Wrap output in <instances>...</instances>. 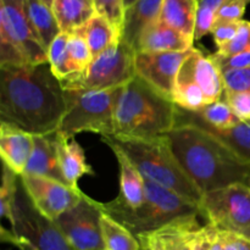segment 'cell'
I'll use <instances>...</instances> for the list:
<instances>
[{"label": "cell", "instance_id": "52a82bcc", "mask_svg": "<svg viewBox=\"0 0 250 250\" xmlns=\"http://www.w3.org/2000/svg\"><path fill=\"white\" fill-rule=\"evenodd\" d=\"M10 222L11 232L1 227V241L19 250H75L58 225L37 210L21 180Z\"/></svg>", "mask_w": 250, "mask_h": 250}, {"label": "cell", "instance_id": "6da1fadb", "mask_svg": "<svg viewBox=\"0 0 250 250\" xmlns=\"http://www.w3.org/2000/svg\"><path fill=\"white\" fill-rule=\"evenodd\" d=\"M66 111V90L49 62L0 67L1 122L48 136L59 131Z\"/></svg>", "mask_w": 250, "mask_h": 250}, {"label": "cell", "instance_id": "d4e9b609", "mask_svg": "<svg viewBox=\"0 0 250 250\" xmlns=\"http://www.w3.org/2000/svg\"><path fill=\"white\" fill-rule=\"evenodd\" d=\"M172 102L176 106L188 111H199L209 104L203 90L193 78L187 59L182 63L178 72Z\"/></svg>", "mask_w": 250, "mask_h": 250}, {"label": "cell", "instance_id": "e575fe53", "mask_svg": "<svg viewBox=\"0 0 250 250\" xmlns=\"http://www.w3.org/2000/svg\"><path fill=\"white\" fill-rule=\"evenodd\" d=\"M193 219H195V217L176 222V224L171 225V226L166 227L164 229H160V231L155 232V233L160 237L163 243L165 244V247L168 250H192V248L188 246L187 241H186L185 234H183V229Z\"/></svg>", "mask_w": 250, "mask_h": 250}, {"label": "cell", "instance_id": "d6986e66", "mask_svg": "<svg viewBox=\"0 0 250 250\" xmlns=\"http://www.w3.org/2000/svg\"><path fill=\"white\" fill-rule=\"evenodd\" d=\"M190 41L181 32L163 23L158 20L146 27L138 42V51L144 53H161V51H188L194 48Z\"/></svg>", "mask_w": 250, "mask_h": 250}, {"label": "cell", "instance_id": "f35d334b", "mask_svg": "<svg viewBox=\"0 0 250 250\" xmlns=\"http://www.w3.org/2000/svg\"><path fill=\"white\" fill-rule=\"evenodd\" d=\"M214 61L217 68L221 71L231 70V68H249L250 67V50L244 53L234 54V55H222L220 53H215L209 55Z\"/></svg>", "mask_w": 250, "mask_h": 250}, {"label": "cell", "instance_id": "f1b7e54d", "mask_svg": "<svg viewBox=\"0 0 250 250\" xmlns=\"http://www.w3.org/2000/svg\"><path fill=\"white\" fill-rule=\"evenodd\" d=\"M68 38H70V34L60 33L48 49L49 65L54 75L60 81L66 80L70 76L77 73L67 50Z\"/></svg>", "mask_w": 250, "mask_h": 250}, {"label": "cell", "instance_id": "7a4b0ae2", "mask_svg": "<svg viewBox=\"0 0 250 250\" xmlns=\"http://www.w3.org/2000/svg\"><path fill=\"white\" fill-rule=\"evenodd\" d=\"M166 136L181 166L203 195L236 183L250 186V164L203 129L177 125Z\"/></svg>", "mask_w": 250, "mask_h": 250}, {"label": "cell", "instance_id": "4316f807", "mask_svg": "<svg viewBox=\"0 0 250 250\" xmlns=\"http://www.w3.org/2000/svg\"><path fill=\"white\" fill-rule=\"evenodd\" d=\"M102 229L106 250H141L137 237L106 214L102 217Z\"/></svg>", "mask_w": 250, "mask_h": 250}, {"label": "cell", "instance_id": "8992f818", "mask_svg": "<svg viewBox=\"0 0 250 250\" xmlns=\"http://www.w3.org/2000/svg\"><path fill=\"white\" fill-rule=\"evenodd\" d=\"M48 62V51L27 17L24 0H0V67Z\"/></svg>", "mask_w": 250, "mask_h": 250}, {"label": "cell", "instance_id": "5bb4252c", "mask_svg": "<svg viewBox=\"0 0 250 250\" xmlns=\"http://www.w3.org/2000/svg\"><path fill=\"white\" fill-rule=\"evenodd\" d=\"M177 125H193L203 129L250 164V122L241 121L229 128H216L203 122L193 111L177 106Z\"/></svg>", "mask_w": 250, "mask_h": 250}, {"label": "cell", "instance_id": "d6a6232c", "mask_svg": "<svg viewBox=\"0 0 250 250\" xmlns=\"http://www.w3.org/2000/svg\"><path fill=\"white\" fill-rule=\"evenodd\" d=\"M67 50L70 54V59L72 61L73 66L76 67L77 72L85 70L93 61L92 51L88 46L85 39L80 33L70 34L67 43Z\"/></svg>", "mask_w": 250, "mask_h": 250}, {"label": "cell", "instance_id": "30bf717a", "mask_svg": "<svg viewBox=\"0 0 250 250\" xmlns=\"http://www.w3.org/2000/svg\"><path fill=\"white\" fill-rule=\"evenodd\" d=\"M203 216L220 231L250 239V186H229L203 195Z\"/></svg>", "mask_w": 250, "mask_h": 250}, {"label": "cell", "instance_id": "f546056e", "mask_svg": "<svg viewBox=\"0 0 250 250\" xmlns=\"http://www.w3.org/2000/svg\"><path fill=\"white\" fill-rule=\"evenodd\" d=\"M203 122L216 128H229L241 122L225 98L210 103L199 111H193Z\"/></svg>", "mask_w": 250, "mask_h": 250}, {"label": "cell", "instance_id": "4dcf8cb0", "mask_svg": "<svg viewBox=\"0 0 250 250\" xmlns=\"http://www.w3.org/2000/svg\"><path fill=\"white\" fill-rule=\"evenodd\" d=\"M20 176L16 175L11 168L2 163L1 188H0V214L1 217H6L9 221L12 220L15 199L19 188Z\"/></svg>", "mask_w": 250, "mask_h": 250}, {"label": "cell", "instance_id": "2e32d148", "mask_svg": "<svg viewBox=\"0 0 250 250\" xmlns=\"http://www.w3.org/2000/svg\"><path fill=\"white\" fill-rule=\"evenodd\" d=\"M55 134L33 136V151L22 175L41 176L67 185L59 165Z\"/></svg>", "mask_w": 250, "mask_h": 250}, {"label": "cell", "instance_id": "44dd1931", "mask_svg": "<svg viewBox=\"0 0 250 250\" xmlns=\"http://www.w3.org/2000/svg\"><path fill=\"white\" fill-rule=\"evenodd\" d=\"M105 144L114 151L120 165V197L132 208H138L146 199V185L144 177L133 161L125 154L124 150L109 141H104Z\"/></svg>", "mask_w": 250, "mask_h": 250}, {"label": "cell", "instance_id": "7c38bea8", "mask_svg": "<svg viewBox=\"0 0 250 250\" xmlns=\"http://www.w3.org/2000/svg\"><path fill=\"white\" fill-rule=\"evenodd\" d=\"M20 180L37 210L53 221L75 207L84 195L81 189L51 178L21 175Z\"/></svg>", "mask_w": 250, "mask_h": 250}, {"label": "cell", "instance_id": "b9f144b4", "mask_svg": "<svg viewBox=\"0 0 250 250\" xmlns=\"http://www.w3.org/2000/svg\"><path fill=\"white\" fill-rule=\"evenodd\" d=\"M220 241L222 250H250V239L231 232L220 231Z\"/></svg>", "mask_w": 250, "mask_h": 250}, {"label": "cell", "instance_id": "ac0fdd59", "mask_svg": "<svg viewBox=\"0 0 250 250\" xmlns=\"http://www.w3.org/2000/svg\"><path fill=\"white\" fill-rule=\"evenodd\" d=\"M163 0H139L125 11L124 27L120 42L127 44L137 51L138 42L146 27L160 17Z\"/></svg>", "mask_w": 250, "mask_h": 250}, {"label": "cell", "instance_id": "8d00e7d4", "mask_svg": "<svg viewBox=\"0 0 250 250\" xmlns=\"http://www.w3.org/2000/svg\"><path fill=\"white\" fill-rule=\"evenodd\" d=\"M250 50V22L242 20L236 37L229 43L217 49V53L222 55H234Z\"/></svg>", "mask_w": 250, "mask_h": 250}, {"label": "cell", "instance_id": "ffe728a7", "mask_svg": "<svg viewBox=\"0 0 250 250\" xmlns=\"http://www.w3.org/2000/svg\"><path fill=\"white\" fill-rule=\"evenodd\" d=\"M193 78L204 93L208 103H214L224 98L225 87L221 72L210 56H205L198 49L193 48L187 58Z\"/></svg>", "mask_w": 250, "mask_h": 250}, {"label": "cell", "instance_id": "7402d4cb", "mask_svg": "<svg viewBox=\"0 0 250 250\" xmlns=\"http://www.w3.org/2000/svg\"><path fill=\"white\" fill-rule=\"evenodd\" d=\"M199 0H163L159 21L194 42Z\"/></svg>", "mask_w": 250, "mask_h": 250}, {"label": "cell", "instance_id": "484cf974", "mask_svg": "<svg viewBox=\"0 0 250 250\" xmlns=\"http://www.w3.org/2000/svg\"><path fill=\"white\" fill-rule=\"evenodd\" d=\"M77 33L85 39L93 58L99 56L114 44L120 43V36L114 26L105 17L98 14H95L82 28L78 29Z\"/></svg>", "mask_w": 250, "mask_h": 250}, {"label": "cell", "instance_id": "ba28073f", "mask_svg": "<svg viewBox=\"0 0 250 250\" xmlns=\"http://www.w3.org/2000/svg\"><path fill=\"white\" fill-rule=\"evenodd\" d=\"M121 89H65L67 111L58 132L70 138L81 132L115 136V107Z\"/></svg>", "mask_w": 250, "mask_h": 250}, {"label": "cell", "instance_id": "836d02e7", "mask_svg": "<svg viewBox=\"0 0 250 250\" xmlns=\"http://www.w3.org/2000/svg\"><path fill=\"white\" fill-rule=\"evenodd\" d=\"M94 9L98 15L107 20L121 37L125 20V7L122 0H94Z\"/></svg>", "mask_w": 250, "mask_h": 250}, {"label": "cell", "instance_id": "603a6c76", "mask_svg": "<svg viewBox=\"0 0 250 250\" xmlns=\"http://www.w3.org/2000/svg\"><path fill=\"white\" fill-rule=\"evenodd\" d=\"M54 15L61 33L73 34L82 28L97 12L93 5L82 0H54Z\"/></svg>", "mask_w": 250, "mask_h": 250}, {"label": "cell", "instance_id": "8fae6325", "mask_svg": "<svg viewBox=\"0 0 250 250\" xmlns=\"http://www.w3.org/2000/svg\"><path fill=\"white\" fill-rule=\"evenodd\" d=\"M103 215L100 203L84 194L54 222L75 250H106L103 238Z\"/></svg>", "mask_w": 250, "mask_h": 250}, {"label": "cell", "instance_id": "e0dca14e", "mask_svg": "<svg viewBox=\"0 0 250 250\" xmlns=\"http://www.w3.org/2000/svg\"><path fill=\"white\" fill-rule=\"evenodd\" d=\"M55 139L61 172L70 187L80 189L78 181L85 175L94 176V170L87 163L84 150L73 137L70 138L56 132Z\"/></svg>", "mask_w": 250, "mask_h": 250}, {"label": "cell", "instance_id": "9c48e42d", "mask_svg": "<svg viewBox=\"0 0 250 250\" xmlns=\"http://www.w3.org/2000/svg\"><path fill=\"white\" fill-rule=\"evenodd\" d=\"M137 51L127 44H114L93 59L85 70L61 81L65 89L106 90L121 88L131 82L136 73Z\"/></svg>", "mask_w": 250, "mask_h": 250}, {"label": "cell", "instance_id": "bcb514c9", "mask_svg": "<svg viewBox=\"0 0 250 250\" xmlns=\"http://www.w3.org/2000/svg\"><path fill=\"white\" fill-rule=\"evenodd\" d=\"M82 1H84V2H87V4L93 5V6H94V0H82Z\"/></svg>", "mask_w": 250, "mask_h": 250}, {"label": "cell", "instance_id": "4fadbf2b", "mask_svg": "<svg viewBox=\"0 0 250 250\" xmlns=\"http://www.w3.org/2000/svg\"><path fill=\"white\" fill-rule=\"evenodd\" d=\"M188 51H161L136 55V73L163 97L172 100L176 80L181 66L190 54Z\"/></svg>", "mask_w": 250, "mask_h": 250}, {"label": "cell", "instance_id": "f6af8a7d", "mask_svg": "<svg viewBox=\"0 0 250 250\" xmlns=\"http://www.w3.org/2000/svg\"><path fill=\"white\" fill-rule=\"evenodd\" d=\"M42 1L44 2V4L46 5V6H49L51 9L53 7V4H54V0H42Z\"/></svg>", "mask_w": 250, "mask_h": 250}, {"label": "cell", "instance_id": "d590c367", "mask_svg": "<svg viewBox=\"0 0 250 250\" xmlns=\"http://www.w3.org/2000/svg\"><path fill=\"white\" fill-rule=\"evenodd\" d=\"M221 77L226 92H250V67L221 71Z\"/></svg>", "mask_w": 250, "mask_h": 250}, {"label": "cell", "instance_id": "74e56055", "mask_svg": "<svg viewBox=\"0 0 250 250\" xmlns=\"http://www.w3.org/2000/svg\"><path fill=\"white\" fill-rule=\"evenodd\" d=\"M249 1L250 0H227L217 11L215 24L242 21Z\"/></svg>", "mask_w": 250, "mask_h": 250}, {"label": "cell", "instance_id": "1f68e13d", "mask_svg": "<svg viewBox=\"0 0 250 250\" xmlns=\"http://www.w3.org/2000/svg\"><path fill=\"white\" fill-rule=\"evenodd\" d=\"M226 1L227 0H199L197 22H195L194 41H200L203 37L211 33L217 11Z\"/></svg>", "mask_w": 250, "mask_h": 250}, {"label": "cell", "instance_id": "60d3db41", "mask_svg": "<svg viewBox=\"0 0 250 250\" xmlns=\"http://www.w3.org/2000/svg\"><path fill=\"white\" fill-rule=\"evenodd\" d=\"M239 22H225V23H216L212 28L211 34L214 37V42L217 48H221L225 44L229 43L236 37L239 29Z\"/></svg>", "mask_w": 250, "mask_h": 250}, {"label": "cell", "instance_id": "277c9868", "mask_svg": "<svg viewBox=\"0 0 250 250\" xmlns=\"http://www.w3.org/2000/svg\"><path fill=\"white\" fill-rule=\"evenodd\" d=\"M146 199L138 208H132L117 195L107 203H100L104 214L126 227L134 236L154 233L183 220L203 216L195 203L144 178Z\"/></svg>", "mask_w": 250, "mask_h": 250}, {"label": "cell", "instance_id": "3957f363", "mask_svg": "<svg viewBox=\"0 0 250 250\" xmlns=\"http://www.w3.org/2000/svg\"><path fill=\"white\" fill-rule=\"evenodd\" d=\"M177 125V106L172 100L138 76L124 85L115 107V136L150 139L170 133Z\"/></svg>", "mask_w": 250, "mask_h": 250}, {"label": "cell", "instance_id": "9a60e30c", "mask_svg": "<svg viewBox=\"0 0 250 250\" xmlns=\"http://www.w3.org/2000/svg\"><path fill=\"white\" fill-rule=\"evenodd\" d=\"M32 151L33 134L7 122H0V156L7 167L21 176L26 170Z\"/></svg>", "mask_w": 250, "mask_h": 250}, {"label": "cell", "instance_id": "5b68a950", "mask_svg": "<svg viewBox=\"0 0 250 250\" xmlns=\"http://www.w3.org/2000/svg\"><path fill=\"white\" fill-rule=\"evenodd\" d=\"M125 151L144 178L195 203L202 208L203 193L188 177L171 146L167 136L150 139L102 137Z\"/></svg>", "mask_w": 250, "mask_h": 250}, {"label": "cell", "instance_id": "83f0119b", "mask_svg": "<svg viewBox=\"0 0 250 250\" xmlns=\"http://www.w3.org/2000/svg\"><path fill=\"white\" fill-rule=\"evenodd\" d=\"M183 234L192 250H222L219 229L210 224L200 226L198 217L186 225Z\"/></svg>", "mask_w": 250, "mask_h": 250}, {"label": "cell", "instance_id": "ee69618b", "mask_svg": "<svg viewBox=\"0 0 250 250\" xmlns=\"http://www.w3.org/2000/svg\"><path fill=\"white\" fill-rule=\"evenodd\" d=\"M137 1H139V0H122V2H124L125 11H126L127 9H129L131 6H133Z\"/></svg>", "mask_w": 250, "mask_h": 250}, {"label": "cell", "instance_id": "ab89813d", "mask_svg": "<svg viewBox=\"0 0 250 250\" xmlns=\"http://www.w3.org/2000/svg\"><path fill=\"white\" fill-rule=\"evenodd\" d=\"M224 98L241 121L250 122V92L232 93L225 90Z\"/></svg>", "mask_w": 250, "mask_h": 250}, {"label": "cell", "instance_id": "7bdbcfd3", "mask_svg": "<svg viewBox=\"0 0 250 250\" xmlns=\"http://www.w3.org/2000/svg\"><path fill=\"white\" fill-rule=\"evenodd\" d=\"M137 239L141 244V250H168L155 232L137 236Z\"/></svg>", "mask_w": 250, "mask_h": 250}, {"label": "cell", "instance_id": "cb8c5ba5", "mask_svg": "<svg viewBox=\"0 0 250 250\" xmlns=\"http://www.w3.org/2000/svg\"><path fill=\"white\" fill-rule=\"evenodd\" d=\"M24 11L42 44L48 51L51 43L61 33L53 10L42 0H24Z\"/></svg>", "mask_w": 250, "mask_h": 250}]
</instances>
